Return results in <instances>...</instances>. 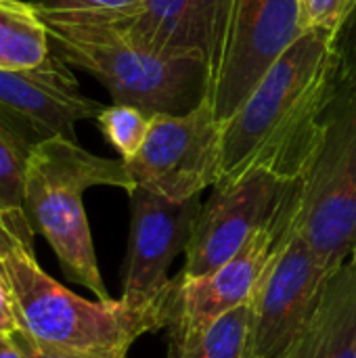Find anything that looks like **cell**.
<instances>
[{
	"label": "cell",
	"instance_id": "1",
	"mask_svg": "<svg viewBox=\"0 0 356 358\" xmlns=\"http://www.w3.org/2000/svg\"><path fill=\"white\" fill-rule=\"evenodd\" d=\"M336 38L329 29L308 27L225 122L218 182L252 170L300 180L338 88Z\"/></svg>",
	"mask_w": 356,
	"mask_h": 358
},
{
	"label": "cell",
	"instance_id": "2",
	"mask_svg": "<svg viewBox=\"0 0 356 358\" xmlns=\"http://www.w3.org/2000/svg\"><path fill=\"white\" fill-rule=\"evenodd\" d=\"M92 187H115L130 193L134 180L128 164L122 157L94 155L67 136L34 145L23 185V210L31 231L48 241L65 277L92 292L97 300H111L97 264L82 201Z\"/></svg>",
	"mask_w": 356,
	"mask_h": 358
},
{
	"label": "cell",
	"instance_id": "3",
	"mask_svg": "<svg viewBox=\"0 0 356 358\" xmlns=\"http://www.w3.org/2000/svg\"><path fill=\"white\" fill-rule=\"evenodd\" d=\"M6 287L19 329L36 344L55 350L126 358L138 338L162 331L168 323V294L153 306H132L122 298L86 300L46 275L34 250L25 245L6 258Z\"/></svg>",
	"mask_w": 356,
	"mask_h": 358
},
{
	"label": "cell",
	"instance_id": "4",
	"mask_svg": "<svg viewBox=\"0 0 356 358\" xmlns=\"http://www.w3.org/2000/svg\"><path fill=\"white\" fill-rule=\"evenodd\" d=\"M52 50L97 78L115 103L134 105L149 115L185 113L206 90L197 61H170L143 48L122 23L40 15Z\"/></svg>",
	"mask_w": 356,
	"mask_h": 358
},
{
	"label": "cell",
	"instance_id": "5",
	"mask_svg": "<svg viewBox=\"0 0 356 358\" xmlns=\"http://www.w3.org/2000/svg\"><path fill=\"white\" fill-rule=\"evenodd\" d=\"M294 229L329 271L356 252V86L332 96L298 180Z\"/></svg>",
	"mask_w": 356,
	"mask_h": 358
},
{
	"label": "cell",
	"instance_id": "6",
	"mask_svg": "<svg viewBox=\"0 0 356 358\" xmlns=\"http://www.w3.org/2000/svg\"><path fill=\"white\" fill-rule=\"evenodd\" d=\"M298 199V180L252 170L237 180L218 182L201 203L185 250V279L204 277L229 262L260 229L287 216Z\"/></svg>",
	"mask_w": 356,
	"mask_h": 358
},
{
	"label": "cell",
	"instance_id": "7",
	"mask_svg": "<svg viewBox=\"0 0 356 358\" xmlns=\"http://www.w3.org/2000/svg\"><path fill=\"white\" fill-rule=\"evenodd\" d=\"M222 130L206 96L185 113L151 115L141 151L126 162L134 187L174 201L201 195L220 178Z\"/></svg>",
	"mask_w": 356,
	"mask_h": 358
},
{
	"label": "cell",
	"instance_id": "8",
	"mask_svg": "<svg viewBox=\"0 0 356 358\" xmlns=\"http://www.w3.org/2000/svg\"><path fill=\"white\" fill-rule=\"evenodd\" d=\"M306 29L302 0H235L218 65L204 90L214 115L227 122Z\"/></svg>",
	"mask_w": 356,
	"mask_h": 358
},
{
	"label": "cell",
	"instance_id": "9",
	"mask_svg": "<svg viewBox=\"0 0 356 358\" xmlns=\"http://www.w3.org/2000/svg\"><path fill=\"white\" fill-rule=\"evenodd\" d=\"M336 271L321 264L294 218L250 300L245 358H275L308 325Z\"/></svg>",
	"mask_w": 356,
	"mask_h": 358
},
{
	"label": "cell",
	"instance_id": "10",
	"mask_svg": "<svg viewBox=\"0 0 356 358\" xmlns=\"http://www.w3.org/2000/svg\"><path fill=\"white\" fill-rule=\"evenodd\" d=\"M130 237L124 266V294L132 306L159 304L170 287L168 271L191 241L201 195L174 201L145 187L130 193Z\"/></svg>",
	"mask_w": 356,
	"mask_h": 358
},
{
	"label": "cell",
	"instance_id": "11",
	"mask_svg": "<svg viewBox=\"0 0 356 358\" xmlns=\"http://www.w3.org/2000/svg\"><path fill=\"white\" fill-rule=\"evenodd\" d=\"M294 210L279 222L260 229L229 262L216 271L185 279L174 277L168 292V344L180 342L199 329H204L214 319L250 304L254 298L283 233L292 224Z\"/></svg>",
	"mask_w": 356,
	"mask_h": 358
},
{
	"label": "cell",
	"instance_id": "12",
	"mask_svg": "<svg viewBox=\"0 0 356 358\" xmlns=\"http://www.w3.org/2000/svg\"><path fill=\"white\" fill-rule=\"evenodd\" d=\"M103 109L80 90L57 52L29 67H0V113L34 145L52 136L73 138L76 126L97 122Z\"/></svg>",
	"mask_w": 356,
	"mask_h": 358
},
{
	"label": "cell",
	"instance_id": "13",
	"mask_svg": "<svg viewBox=\"0 0 356 358\" xmlns=\"http://www.w3.org/2000/svg\"><path fill=\"white\" fill-rule=\"evenodd\" d=\"M275 358H356V260L332 277L308 325Z\"/></svg>",
	"mask_w": 356,
	"mask_h": 358
},
{
	"label": "cell",
	"instance_id": "14",
	"mask_svg": "<svg viewBox=\"0 0 356 358\" xmlns=\"http://www.w3.org/2000/svg\"><path fill=\"white\" fill-rule=\"evenodd\" d=\"M122 25L143 48L162 59L204 65L189 0H143L141 10Z\"/></svg>",
	"mask_w": 356,
	"mask_h": 358
},
{
	"label": "cell",
	"instance_id": "15",
	"mask_svg": "<svg viewBox=\"0 0 356 358\" xmlns=\"http://www.w3.org/2000/svg\"><path fill=\"white\" fill-rule=\"evenodd\" d=\"M52 52L34 2L0 0V67H29Z\"/></svg>",
	"mask_w": 356,
	"mask_h": 358
},
{
	"label": "cell",
	"instance_id": "16",
	"mask_svg": "<svg viewBox=\"0 0 356 358\" xmlns=\"http://www.w3.org/2000/svg\"><path fill=\"white\" fill-rule=\"evenodd\" d=\"M250 306H239L197 334L168 344V358H245Z\"/></svg>",
	"mask_w": 356,
	"mask_h": 358
},
{
	"label": "cell",
	"instance_id": "17",
	"mask_svg": "<svg viewBox=\"0 0 356 358\" xmlns=\"http://www.w3.org/2000/svg\"><path fill=\"white\" fill-rule=\"evenodd\" d=\"M34 143L0 113V214L27 218L23 210L25 166Z\"/></svg>",
	"mask_w": 356,
	"mask_h": 358
},
{
	"label": "cell",
	"instance_id": "18",
	"mask_svg": "<svg viewBox=\"0 0 356 358\" xmlns=\"http://www.w3.org/2000/svg\"><path fill=\"white\" fill-rule=\"evenodd\" d=\"M97 124L109 145L120 153V157L130 162L141 151L149 134L151 115L134 105L113 103L99 113Z\"/></svg>",
	"mask_w": 356,
	"mask_h": 358
},
{
	"label": "cell",
	"instance_id": "19",
	"mask_svg": "<svg viewBox=\"0 0 356 358\" xmlns=\"http://www.w3.org/2000/svg\"><path fill=\"white\" fill-rule=\"evenodd\" d=\"M233 2L235 0H189L197 36H199V44H201L206 82L210 80V76L214 73L218 65Z\"/></svg>",
	"mask_w": 356,
	"mask_h": 358
},
{
	"label": "cell",
	"instance_id": "20",
	"mask_svg": "<svg viewBox=\"0 0 356 358\" xmlns=\"http://www.w3.org/2000/svg\"><path fill=\"white\" fill-rule=\"evenodd\" d=\"M38 15L124 23L132 19L143 0H31Z\"/></svg>",
	"mask_w": 356,
	"mask_h": 358
},
{
	"label": "cell",
	"instance_id": "21",
	"mask_svg": "<svg viewBox=\"0 0 356 358\" xmlns=\"http://www.w3.org/2000/svg\"><path fill=\"white\" fill-rule=\"evenodd\" d=\"M356 8V0H302L306 27H321L338 34Z\"/></svg>",
	"mask_w": 356,
	"mask_h": 358
},
{
	"label": "cell",
	"instance_id": "22",
	"mask_svg": "<svg viewBox=\"0 0 356 358\" xmlns=\"http://www.w3.org/2000/svg\"><path fill=\"white\" fill-rule=\"evenodd\" d=\"M34 231L27 218H8L0 214V283L6 287V258L8 254L19 248H31L34 250ZM8 289V287H6Z\"/></svg>",
	"mask_w": 356,
	"mask_h": 358
},
{
	"label": "cell",
	"instance_id": "23",
	"mask_svg": "<svg viewBox=\"0 0 356 358\" xmlns=\"http://www.w3.org/2000/svg\"><path fill=\"white\" fill-rule=\"evenodd\" d=\"M13 338L17 340V344L21 346V350L25 352L27 358H103V357H88V355H78V352H65V350H55V348H46L36 344L31 338H27L21 329H17L13 334Z\"/></svg>",
	"mask_w": 356,
	"mask_h": 358
},
{
	"label": "cell",
	"instance_id": "24",
	"mask_svg": "<svg viewBox=\"0 0 356 358\" xmlns=\"http://www.w3.org/2000/svg\"><path fill=\"white\" fill-rule=\"evenodd\" d=\"M17 329H19V321H17V315H15V306H13L10 294L0 283V331L15 334Z\"/></svg>",
	"mask_w": 356,
	"mask_h": 358
},
{
	"label": "cell",
	"instance_id": "25",
	"mask_svg": "<svg viewBox=\"0 0 356 358\" xmlns=\"http://www.w3.org/2000/svg\"><path fill=\"white\" fill-rule=\"evenodd\" d=\"M0 358H27L13 334L0 331Z\"/></svg>",
	"mask_w": 356,
	"mask_h": 358
},
{
	"label": "cell",
	"instance_id": "26",
	"mask_svg": "<svg viewBox=\"0 0 356 358\" xmlns=\"http://www.w3.org/2000/svg\"><path fill=\"white\" fill-rule=\"evenodd\" d=\"M353 258H355V260H356V252H355V254H353Z\"/></svg>",
	"mask_w": 356,
	"mask_h": 358
}]
</instances>
